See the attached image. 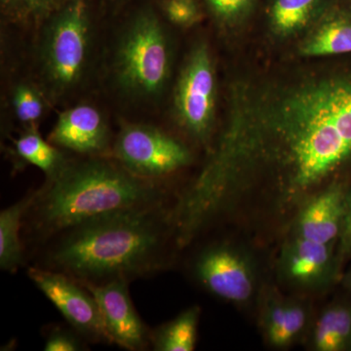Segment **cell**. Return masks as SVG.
I'll list each match as a JSON object with an SVG mask.
<instances>
[{
	"label": "cell",
	"mask_w": 351,
	"mask_h": 351,
	"mask_svg": "<svg viewBox=\"0 0 351 351\" xmlns=\"http://www.w3.org/2000/svg\"><path fill=\"white\" fill-rule=\"evenodd\" d=\"M350 159V71L244 80L233 87L223 134L178 199V213L201 230L263 176L295 199Z\"/></svg>",
	"instance_id": "cell-1"
},
{
	"label": "cell",
	"mask_w": 351,
	"mask_h": 351,
	"mask_svg": "<svg viewBox=\"0 0 351 351\" xmlns=\"http://www.w3.org/2000/svg\"><path fill=\"white\" fill-rule=\"evenodd\" d=\"M171 241L177 243L173 207L133 208L90 219L39 245L36 265L83 286L131 282L165 269Z\"/></svg>",
	"instance_id": "cell-2"
},
{
	"label": "cell",
	"mask_w": 351,
	"mask_h": 351,
	"mask_svg": "<svg viewBox=\"0 0 351 351\" xmlns=\"http://www.w3.org/2000/svg\"><path fill=\"white\" fill-rule=\"evenodd\" d=\"M162 203H167L162 184L132 174L112 157L69 160L34 191L23 221V240L25 246H39L90 219Z\"/></svg>",
	"instance_id": "cell-3"
},
{
	"label": "cell",
	"mask_w": 351,
	"mask_h": 351,
	"mask_svg": "<svg viewBox=\"0 0 351 351\" xmlns=\"http://www.w3.org/2000/svg\"><path fill=\"white\" fill-rule=\"evenodd\" d=\"M114 71L119 87L130 96L154 99L163 93L172 71V48L154 11H140L122 32Z\"/></svg>",
	"instance_id": "cell-4"
},
{
	"label": "cell",
	"mask_w": 351,
	"mask_h": 351,
	"mask_svg": "<svg viewBox=\"0 0 351 351\" xmlns=\"http://www.w3.org/2000/svg\"><path fill=\"white\" fill-rule=\"evenodd\" d=\"M48 18L41 39V68L51 89L66 93L86 71L92 36L89 13L84 0H66Z\"/></svg>",
	"instance_id": "cell-5"
},
{
	"label": "cell",
	"mask_w": 351,
	"mask_h": 351,
	"mask_svg": "<svg viewBox=\"0 0 351 351\" xmlns=\"http://www.w3.org/2000/svg\"><path fill=\"white\" fill-rule=\"evenodd\" d=\"M217 73L206 43L189 51L174 91V110L179 125L193 140L205 144L213 132L217 107Z\"/></svg>",
	"instance_id": "cell-6"
},
{
	"label": "cell",
	"mask_w": 351,
	"mask_h": 351,
	"mask_svg": "<svg viewBox=\"0 0 351 351\" xmlns=\"http://www.w3.org/2000/svg\"><path fill=\"white\" fill-rule=\"evenodd\" d=\"M112 157L132 174L158 184L193 160L181 141L156 127L138 123L122 126L113 143Z\"/></svg>",
	"instance_id": "cell-7"
},
{
	"label": "cell",
	"mask_w": 351,
	"mask_h": 351,
	"mask_svg": "<svg viewBox=\"0 0 351 351\" xmlns=\"http://www.w3.org/2000/svg\"><path fill=\"white\" fill-rule=\"evenodd\" d=\"M27 276L88 343H110L100 307L93 294L73 277L32 265Z\"/></svg>",
	"instance_id": "cell-8"
},
{
	"label": "cell",
	"mask_w": 351,
	"mask_h": 351,
	"mask_svg": "<svg viewBox=\"0 0 351 351\" xmlns=\"http://www.w3.org/2000/svg\"><path fill=\"white\" fill-rule=\"evenodd\" d=\"M193 276L205 290L226 302H248L256 278L247 258L237 249L215 244L203 249L195 258Z\"/></svg>",
	"instance_id": "cell-9"
},
{
	"label": "cell",
	"mask_w": 351,
	"mask_h": 351,
	"mask_svg": "<svg viewBox=\"0 0 351 351\" xmlns=\"http://www.w3.org/2000/svg\"><path fill=\"white\" fill-rule=\"evenodd\" d=\"M129 281L85 286L93 294L112 345L129 351L151 348V330L141 319L129 292Z\"/></svg>",
	"instance_id": "cell-10"
},
{
	"label": "cell",
	"mask_w": 351,
	"mask_h": 351,
	"mask_svg": "<svg viewBox=\"0 0 351 351\" xmlns=\"http://www.w3.org/2000/svg\"><path fill=\"white\" fill-rule=\"evenodd\" d=\"M48 141L59 149L84 156L112 154L107 122L92 106L80 105L62 112Z\"/></svg>",
	"instance_id": "cell-11"
},
{
	"label": "cell",
	"mask_w": 351,
	"mask_h": 351,
	"mask_svg": "<svg viewBox=\"0 0 351 351\" xmlns=\"http://www.w3.org/2000/svg\"><path fill=\"white\" fill-rule=\"evenodd\" d=\"M278 269L280 276L292 285L324 287L336 276L337 258L332 243H320L297 235L281 252Z\"/></svg>",
	"instance_id": "cell-12"
},
{
	"label": "cell",
	"mask_w": 351,
	"mask_h": 351,
	"mask_svg": "<svg viewBox=\"0 0 351 351\" xmlns=\"http://www.w3.org/2000/svg\"><path fill=\"white\" fill-rule=\"evenodd\" d=\"M346 197V191L341 184H332L308 201L298 217V237L334 243L341 233Z\"/></svg>",
	"instance_id": "cell-13"
},
{
	"label": "cell",
	"mask_w": 351,
	"mask_h": 351,
	"mask_svg": "<svg viewBox=\"0 0 351 351\" xmlns=\"http://www.w3.org/2000/svg\"><path fill=\"white\" fill-rule=\"evenodd\" d=\"M300 56H338L351 53V10L328 6L298 45Z\"/></svg>",
	"instance_id": "cell-14"
},
{
	"label": "cell",
	"mask_w": 351,
	"mask_h": 351,
	"mask_svg": "<svg viewBox=\"0 0 351 351\" xmlns=\"http://www.w3.org/2000/svg\"><path fill=\"white\" fill-rule=\"evenodd\" d=\"M327 0H272L269 27L278 39L302 36L326 10Z\"/></svg>",
	"instance_id": "cell-15"
},
{
	"label": "cell",
	"mask_w": 351,
	"mask_h": 351,
	"mask_svg": "<svg viewBox=\"0 0 351 351\" xmlns=\"http://www.w3.org/2000/svg\"><path fill=\"white\" fill-rule=\"evenodd\" d=\"M34 191L0 212V269L14 272L25 261V246L21 232L27 209L31 206Z\"/></svg>",
	"instance_id": "cell-16"
},
{
	"label": "cell",
	"mask_w": 351,
	"mask_h": 351,
	"mask_svg": "<svg viewBox=\"0 0 351 351\" xmlns=\"http://www.w3.org/2000/svg\"><path fill=\"white\" fill-rule=\"evenodd\" d=\"M307 313L301 304L274 301L263 314V330L274 348H286L299 337L306 326Z\"/></svg>",
	"instance_id": "cell-17"
},
{
	"label": "cell",
	"mask_w": 351,
	"mask_h": 351,
	"mask_svg": "<svg viewBox=\"0 0 351 351\" xmlns=\"http://www.w3.org/2000/svg\"><path fill=\"white\" fill-rule=\"evenodd\" d=\"M313 346L317 351L351 350V306L335 304L316 321Z\"/></svg>",
	"instance_id": "cell-18"
},
{
	"label": "cell",
	"mask_w": 351,
	"mask_h": 351,
	"mask_svg": "<svg viewBox=\"0 0 351 351\" xmlns=\"http://www.w3.org/2000/svg\"><path fill=\"white\" fill-rule=\"evenodd\" d=\"M200 308L189 307L151 331V348L156 351H193L197 339Z\"/></svg>",
	"instance_id": "cell-19"
},
{
	"label": "cell",
	"mask_w": 351,
	"mask_h": 351,
	"mask_svg": "<svg viewBox=\"0 0 351 351\" xmlns=\"http://www.w3.org/2000/svg\"><path fill=\"white\" fill-rule=\"evenodd\" d=\"M14 154L20 162L39 168L46 180L57 175L69 161L61 149L44 140L36 129H27L15 141Z\"/></svg>",
	"instance_id": "cell-20"
},
{
	"label": "cell",
	"mask_w": 351,
	"mask_h": 351,
	"mask_svg": "<svg viewBox=\"0 0 351 351\" xmlns=\"http://www.w3.org/2000/svg\"><path fill=\"white\" fill-rule=\"evenodd\" d=\"M12 105L16 117L25 126V130L36 129L45 110L40 92L31 83H19L13 90Z\"/></svg>",
	"instance_id": "cell-21"
},
{
	"label": "cell",
	"mask_w": 351,
	"mask_h": 351,
	"mask_svg": "<svg viewBox=\"0 0 351 351\" xmlns=\"http://www.w3.org/2000/svg\"><path fill=\"white\" fill-rule=\"evenodd\" d=\"M258 0H204L215 22L226 29L243 25L255 9Z\"/></svg>",
	"instance_id": "cell-22"
},
{
	"label": "cell",
	"mask_w": 351,
	"mask_h": 351,
	"mask_svg": "<svg viewBox=\"0 0 351 351\" xmlns=\"http://www.w3.org/2000/svg\"><path fill=\"white\" fill-rule=\"evenodd\" d=\"M160 6L166 19L182 29L198 24L204 16L197 0H161Z\"/></svg>",
	"instance_id": "cell-23"
},
{
	"label": "cell",
	"mask_w": 351,
	"mask_h": 351,
	"mask_svg": "<svg viewBox=\"0 0 351 351\" xmlns=\"http://www.w3.org/2000/svg\"><path fill=\"white\" fill-rule=\"evenodd\" d=\"M86 339L73 328L53 325L46 331L44 350L83 351L87 350Z\"/></svg>",
	"instance_id": "cell-24"
},
{
	"label": "cell",
	"mask_w": 351,
	"mask_h": 351,
	"mask_svg": "<svg viewBox=\"0 0 351 351\" xmlns=\"http://www.w3.org/2000/svg\"><path fill=\"white\" fill-rule=\"evenodd\" d=\"M339 240V255L351 256V191L346 193L345 213Z\"/></svg>",
	"instance_id": "cell-25"
},
{
	"label": "cell",
	"mask_w": 351,
	"mask_h": 351,
	"mask_svg": "<svg viewBox=\"0 0 351 351\" xmlns=\"http://www.w3.org/2000/svg\"><path fill=\"white\" fill-rule=\"evenodd\" d=\"M66 0H24L29 14L36 19L50 17Z\"/></svg>",
	"instance_id": "cell-26"
},
{
	"label": "cell",
	"mask_w": 351,
	"mask_h": 351,
	"mask_svg": "<svg viewBox=\"0 0 351 351\" xmlns=\"http://www.w3.org/2000/svg\"><path fill=\"white\" fill-rule=\"evenodd\" d=\"M1 4L6 11L14 16L23 17V16L29 14L24 0H1Z\"/></svg>",
	"instance_id": "cell-27"
},
{
	"label": "cell",
	"mask_w": 351,
	"mask_h": 351,
	"mask_svg": "<svg viewBox=\"0 0 351 351\" xmlns=\"http://www.w3.org/2000/svg\"><path fill=\"white\" fill-rule=\"evenodd\" d=\"M348 285H350V288H351V274H350V277H348Z\"/></svg>",
	"instance_id": "cell-28"
}]
</instances>
